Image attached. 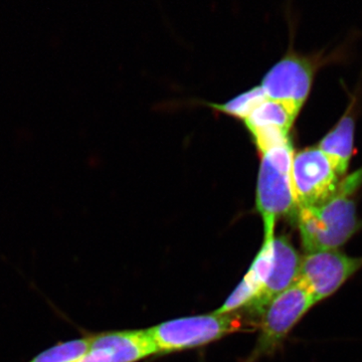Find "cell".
<instances>
[{"label":"cell","instance_id":"obj_1","mask_svg":"<svg viewBox=\"0 0 362 362\" xmlns=\"http://www.w3.org/2000/svg\"><path fill=\"white\" fill-rule=\"evenodd\" d=\"M362 185V168L340 180L337 192L323 204L296 211L305 252L340 250L362 230L354 195Z\"/></svg>","mask_w":362,"mask_h":362},{"label":"cell","instance_id":"obj_2","mask_svg":"<svg viewBox=\"0 0 362 362\" xmlns=\"http://www.w3.org/2000/svg\"><path fill=\"white\" fill-rule=\"evenodd\" d=\"M284 16L289 28V47L283 58L266 74L261 87L269 99L291 104L300 111L310 94L317 70L328 57L323 52L304 54L295 51L293 40L296 33L297 13L291 0L286 4Z\"/></svg>","mask_w":362,"mask_h":362},{"label":"cell","instance_id":"obj_3","mask_svg":"<svg viewBox=\"0 0 362 362\" xmlns=\"http://www.w3.org/2000/svg\"><path fill=\"white\" fill-rule=\"evenodd\" d=\"M291 141L278 145L262 153L257 209L263 218L265 235H275L279 218L298 209L292 183V164L294 158Z\"/></svg>","mask_w":362,"mask_h":362},{"label":"cell","instance_id":"obj_4","mask_svg":"<svg viewBox=\"0 0 362 362\" xmlns=\"http://www.w3.org/2000/svg\"><path fill=\"white\" fill-rule=\"evenodd\" d=\"M242 316L214 312L181 317L148 328L158 354H173L204 346L243 328Z\"/></svg>","mask_w":362,"mask_h":362},{"label":"cell","instance_id":"obj_5","mask_svg":"<svg viewBox=\"0 0 362 362\" xmlns=\"http://www.w3.org/2000/svg\"><path fill=\"white\" fill-rule=\"evenodd\" d=\"M316 305L310 293L298 281L272 300L259 316L258 340L249 362L275 354L298 323Z\"/></svg>","mask_w":362,"mask_h":362},{"label":"cell","instance_id":"obj_6","mask_svg":"<svg viewBox=\"0 0 362 362\" xmlns=\"http://www.w3.org/2000/svg\"><path fill=\"white\" fill-rule=\"evenodd\" d=\"M361 270L362 257L349 256L341 250H322L306 252L301 258L297 281L319 304L337 294Z\"/></svg>","mask_w":362,"mask_h":362},{"label":"cell","instance_id":"obj_7","mask_svg":"<svg viewBox=\"0 0 362 362\" xmlns=\"http://www.w3.org/2000/svg\"><path fill=\"white\" fill-rule=\"evenodd\" d=\"M341 180L332 162L318 146L294 154L292 183L298 209L323 204L337 192Z\"/></svg>","mask_w":362,"mask_h":362},{"label":"cell","instance_id":"obj_8","mask_svg":"<svg viewBox=\"0 0 362 362\" xmlns=\"http://www.w3.org/2000/svg\"><path fill=\"white\" fill-rule=\"evenodd\" d=\"M273 266L265 287L256 299L243 309L251 318L258 320L267 305L294 284L299 275L301 257L287 237L275 235L273 239Z\"/></svg>","mask_w":362,"mask_h":362},{"label":"cell","instance_id":"obj_9","mask_svg":"<svg viewBox=\"0 0 362 362\" xmlns=\"http://www.w3.org/2000/svg\"><path fill=\"white\" fill-rule=\"evenodd\" d=\"M88 335L90 349L99 350L108 362H138L158 354L147 329L107 331Z\"/></svg>","mask_w":362,"mask_h":362},{"label":"cell","instance_id":"obj_10","mask_svg":"<svg viewBox=\"0 0 362 362\" xmlns=\"http://www.w3.org/2000/svg\"><path fill=\"white\" fill-rule=\"evenodd\" d=\"M275 235H264V243L261 249L252 261L246 275L235 287L232 294L228 297L225 303L216 309V313L228 314L239 312L246 308L252 300L258 297L265 287L272 266H273L274 251L273 239Z\"/></svg>","mask_w":362,"mask_h":362},{"label":"cell","instance_id":"obj_11","mask_svg":"<svg viewBox=\"0 0 362 362\" xmlns=\"http://www.w3.org/2000/svg\"><path fill=\"white\" fill-rule=\"evenodd\" d=\"M356 121L350 113H345L339 122L329 131L320 143L319 148L330 159L340 177L346 175L354 152Z\"/></svg>","mask_w":362,"mask_h":362},{"label":"cell","instance_id":"obj_12","mask_svg":"<svg viewBox=\"0 0 362 362\" xmlns=\"http://www.w3.org/2000/svg\"><path fill=\"white\" fill-rule=\"evenodd\" d=\"M299 113L291 104L268 98L247 117L245 123L249 131L278 129L290 133Z\"/></svg>","mask_w":362,"mask_h":362},{"label":"cell","instance_id":"obj_13","mask_svg":"<svg viewBox=\"0 0 362 362\" xmlns=\"http://www.w3.org/2000/svg\"><path fill=\"white\" fill-rule=\"evenodd\" d=\"M89 349V335H86L78 339L57 343L28 362H76L84 356Z\"/></svg>","mask_w":362,"mask_h":362},{"label":"cell","instance_id":"obj_14","mask_svg":"<svg viewBox=\"0 0 362 362\" xmlns=\"http://www.w3.org/2000/svg\"><path fill=\"white\" fill-rule=\"evenodd\" d=\"M267 99L268 97L265 90L259 86L240 96L233 98L225 104L214 105V107L216 110L223 112L226 115L243 119L245 121Z\"/></svg>","mask_w":362,"mask_h":362},{"label":"cell","instance_id":"obj_15","mask_svg":"<svg viewBox=\"0 0 362 362\" xmlns=\"http://www.w3.org/2000/svg\"><path fill=\"white\" fill-rule=\"evenodd\" d=\"M76 362H108L103 354L97 349H89L84 356Z\"/></svg>","mask_w":362,"mask_h":362}]
</instances>
